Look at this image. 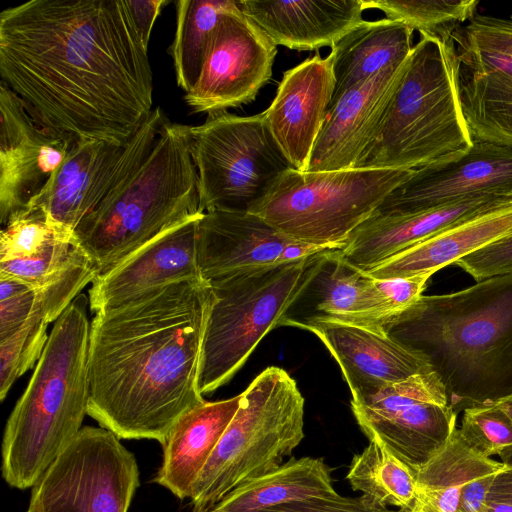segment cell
Segmentation results:
<instances>
[{
    "label": "cell",
    "mask_w": 512,
    "mask_h": 512,
    "mask_svg": "<svg viewBox=\"0 0 512 512\" xmlns=\"http://www.w3.org/2000/svg\"><path fill=\"white\" fill-rule=\"evenodd\" d=\"M365 10L377 9L386 18L413 30L438 37H449L476 13V0H363Z\"/></svg>",
    "instance_id": "obj_33"
},
{
    "label": "cell",
    "mask_w": 512,
    "mask_h": 512,
    "mask_svg": "<svg viewBox=\"0 0 512 512\" xmlns=\"http://www.w3.org/2000/svg\"><path fill=\"white\" fill-rule=\"evenodd\" d=\"M484 512H512V505L505 502L487 500Z\"/></svg>",
    "instance_id": "obj_46"
},
{
    "label": "cell",
    "mask_w": 512,
    "mask_h": 512,
    "mask_svg": "<svg viewBox=\"0 0 512 512\" xmlns=\"http://www.w3.org/2000/svg\"><path fill=\"white\" fill-rule=\"evenodd\" d=\"M0 234V262L11 259L34 258L49 252L64 241L74 240L53 226L37 206L12 215Z\"/></svg>",
    "instance_id": "obj_34"
},
{
    "label": "cell",
    "mask_w": 512,
    "mask_h": 512,
    "mask_svg": "<svg viewBox=\"0 0 512 512\" xmlns=\"http://www.w3.org/2000/svg\"><path fill=\"white\" fill-rule=\"evenodd\" d=\"M240 402L241 394L214 402L204 400L185 412L162 444L163 461L154 482L179 499L190 498L195 480L235 416Z\"/></svg>",
    "instance_id": "obj_27"
},
{
    "label": "cell",
    "mask_w": 512,
    "mask_h": 512,
    "mask_svg": "<svg viewBox=\"0 0 512 512\" xmlns=\"http://www.w3.org/2000/svg\"><path fill=\"white\" fill-rule=\"evenodd\" d=\"M503 467L502 462L494 460L473 476L462 488L457 512H484L490 486Z\"/></svg>",
    "instance_id": "obj_42"
},
{
    "label": "cell",
    "mask_w": 512,
    "mask_h": 512,
    "mask_svg": "<svg viewBox=\"0 0 512 512\" xmlns=\"http://www.w3.org/2000/svg\"><path fill=\"white\" fill-rule=\"evenodd\" d=\"M487 500L512 505V466L504 465L495 475L487 494Z\"/></svg>",
    "instance_id": "obj_44"
},
{
    "label": "cell",
    "mask_w": 512,
    "mask_h": 512,
    "mask_svg": "<svg viewBox=\"0 0 512 512\" xmlns=\"http://www.w3.org/2000/svg\"><path fill=\"white\" fill-rule=\"evenodd\" d=\"M463 115L473 140L512 147V57L451 34Z\"/></svg>",
    "instance_id": "obj_23"
},
{
    "label": "cell",
    "mask_w": 512,
    "mask_h": 512,
    "mask_svg": "<svg viewBox=\"0 0 512 512\" xmlns=\"http://www.w3.org/2000/svg\"><path fill=\"white\" fill-rule=\"evenodd\" d=\"M494 460L470 448L456 428L446 444L416 472L411 512H457L463 486Z\"/></svg>",
    "instance_id": "obj_30"
},
{
    "label": "cell",
    "mask_w": 512,
    "mask_h": 512,
    "mask_svg": "<svg viewBox=\"0 0 512 512\" xmlns=\"http://www.w3.org/2000/svg\"><path fill=\"white\" fill-rule=\"evenodd\" d=\"M336 494L330 469L322 458H291L276 470L241 484L210 512H260L293 501Z\"/></svg>",
    "instance_id": "obj_29"
},
{
    "label": "cell",
    "mask_w": 512,
    "mask_h": 512,
    "mask_svg": "<svg viewBox=\"0 0 512 512\" xmlns=\"http://www.w3.org/2000/svg\"><path fill=\"white\" fill-rule=\"evenodd\" d=\"M304 398L270 366L241 393L240 406L195 480L193 512H210L241 484L276 470L304 438Z\"/></svg>",
    "instance_id": "obj_7"
},
{
    "label": "cell",
    "mask_w": 512,
    "mask_h": 512,
    "mask_svg": "<svg viewBox=\"0 0 512 512\" xmlns=\"http://www.w3.org/2000/svg\"><path fill=\"white\" fill-rule=\"evenodd\" d=\"M454 265L476 282L512 274V233L466 255Z\"/></svg>",
    "instance_id": "obj_38"
},
{
    "label": "cell",
    "mask_w": 512,
    "mask_h": 512,
    "mask_svg": "<svg viewBox=\"0 0 512 512\" xmlns=\"http://www.w3.org/2000/svg\"><path fill=\"white\" fill-rule=\"evenodd\" d=\"M509 198L477 196L409 215H372L358 226L340 250L344 258L368 272L438 232Z\"/></svg>",
    "instance_id": "obj_24"
},
{
    "label": "cell",
    "mask_w": 512,
    "mask_h": 512,
    "mask_svg": "<svg viewBox=\"0 0 512 512\" xmlns=\"http://www.w3.org/2000/svg\"><path fill=\"white\" fill-rule=\"evenodd\" d=\"M191 154L205 212H249L284 171L292 168L262 113L208 114L190 126Z\"/></svg>",
    "instance_id": "obj_10"
},
{
    "label": "cell",
    "mask_w": 512,
    "mask_h": 512,
    "mask_svg": "<svg viewBox=\"0 0 512 512\" xmlns=\"http://www.w3.org/2000/svg\"><path fill=\"white\" fill-rule=\"evenodd\" d=\"M477 196L512 198V147L474 140L462 155L414 170L372 215L415 214Z\"/></svg>",
    "instance_id": "obj_15"
},
{
    "label": "cell",
    "mask_w": 512,
    "mask_h": 512,
    "mask_svg": "<svg viewBox=\"0 0 512 512\" xmlns=\"http://www.w3.org/2000/svg\"><path fill=\"white\" fill-rule=\"evenodd\" d=\"M51 322L39 313L13 335L0 341V399L4 400L13 383L40 359L48 341Z\"/></svg>",
    "instance_id": "obj_35"
},
{
    "label": "cell",
    "mask_w": 512,
    "mask_h": 512,
    "mask_svg": "<svg viewBox=\"0 0 512 512\" xmlns=\"http://www.w3.org/2000/svg\"><path fill=\"white\" fill-rule=\"evenodd\" d=\"M28 512V511H27Z\"/></svg>",
    "instance_id": "obj_47"
},
{
    "label": "cell",
    "mask_w": 512,
    "mask_h": 512,
    "mask_svg": "<svg viewBox=\"0 0 512 512\" xmlns=\"http://www.w3.org/2000/svg\"><path fill=\"white\" fill-rule=\"evenodd\" d=\"M413 29L388 18L363 21L331 47L335 90L332 99L381 71L401 64L412 51Z\"/></svg>",
    "instance_id": "obj_28"
},
{
    "label": "cell",
    "mask_w": 512,
    "mask_h": 512,
    "mask_svg": "<svg viewBox=\"0 0 512 512\" xmlns=\"http://www.w3.org/2000/svg\"><path fill=\"white\" fill-rule=\"evenodd\" d=\"M73 143L42 127L0 82V221L27 208L61 166Z\"/></svg>",
    "instance_id": "obj_16"
},
{
    "label": "cell",
    "mask_w": 512,
    "mask_h": 512,
    "mask_svg": "<svg viewBox=\"0 0 512 512\" xmlns=\"http://www.w3.org/2000/svg\"><path fill=\"white\" fill-rule=\"evenodd\" d=\"M512 233V198L464 219L365 272L376 279L432 276Z\"/></svg>",
    "instance_id": "obj_26"
},
{
    "label": "cell",
    "mask_w": 512,
    "mask_h": 512,
    "mask_svg": "<svg viewBox=\"0 0 512 512\" xmlns=\"http://www.w3.org/2000/svg\"><path fill=\"white\" fill-rule=\"evenodd\" d=\"M89 299L79 294L54 322L2 441V475L32 488L74 440L88 414Z\"/></svg>",
    "instance_id": "obj_4"
},
{
    "label": "cell",
    "mask_w": 512,
    "mask_h": 512,
    "mask_svg": "<svg viewBox=\"0 0 512 512\" xmlns=\"http://www.w3.org/2000/svg\"><path fill=\"white\" fill-rule=\"evenodd\" d=\"M333 55L319 53L284 72L263 112L279 149L293 169L306 172L335 90Z\"/></svg>",
    "instance_id": "obj_20"
},
{
    "label": "cell",
    "mask_w": 512,
    "mask_h": 512,
    "mask_svg": "<svg viewBox=\"0 0 512 512\" xmlns=\"http://www.w3.org/2000/svg\"><path fill=\"white\" fill-rule=\"evenodd\" d=\"M139 486L134 455L103 427H82L32 487L28 512H128Z\"/></svg>",
    "instance_id": "obj_11"
},
{
    "label": "cell",
    "mask_w": 512,
    "mask_h": 512,
    "mask_svg": "<svg viewBox=\"0 0 512 512\" xmlns=\"http://www.w3.org/2000/svg\"><path fill=\"white\" fill-rule=\"evenodd\" d=\"M203 213L190 126L167 119L137 172L79 223L73 239L97 277L164 232Z\"/></svg>",
    "instance_id": "obj_5"
},
{
    "label": "cell",
    "mask_w": 512,
    "mask_h": 512,
    "mask_svg": "<svg viewBox=\"0 0 512 512\" xmlns=\"http://www.w3.org/2000/svg\"><path fill=\"white\" fill-rule=\"evenodd\" d=\"M129 6L135 27L143 44L148 48L151 32L155 20L160 14L163 6L168 2L165 0H126Z\"/></svg>",
    "instance_id": "obj_43"
},
{
    "label": "cell",
    "mask_w": 512,
    "mask_h": 512,
    "mask_svg": "<svg viewBox=\"0 0 512 512\" xmlns=\"http://www.w3.org/2000/svg\"><path fill=\"white\" fill-rule=\"evenodd\" d=\"M260 512H411V510L383 507L364 495L352 498L337 493L328 497L293 501Z\"/></svg>",
    "instance_id": "obj_40"
},
{
    "label": "cell",
    "mask_w": 512,
    "mask_h": 512,
    "mask_svg": "<svg viewBox=\"0 0 512 512\" xmlns=\"http://www.w3.org/2000/svg\"><path fill=\"white\" fill-rule=\"evenodd\" d=\"M166 120L163 110L154 108L125 146L96 140L74 142L30 205L39 207L53 226L73 236L79 223L137 172Z\"/></svg>",
    "instance_id": "obj_13"
},
{
    "label": "cell",
    "mask_w": 512,
    "mask_h": 512,
    "mask_svg": "<svg viewBox=\"0 0 512 512\" xmlns=\"http://www.w3.org/2000/svg\"><path fill=\"white\" fill-rule=\"evenodd\" d=\"M305 330L316 335L336 360L351 398L433 371L424 354L387 332L335 322L312 323Z\"/></svg>",
    "instance_id": "obj_21"
},
{
    "label": "cell",
    "mask_w": 512,
    "mask_h": 512,
    "mask_svg": "<svg viewBox=\"0 0 512 512\" xmlns=\"http://www.w3.org/2000/svg\"><path fill=\"white\" fill-rule=\"evenodd\" d=\"M323 252L209 282L214 298L201 353L198 386L202 395L231 380L263 337L280 326Z\"/></svg>",
    "instance_id": "obj_8"
},
{
    "label": "cell",
    "mask_w": 512,
    "mask_h": 512,
    "mask_svg": "<svg viewBox=\"0 0 512 512\" xmlns=\"http://www.w3.org/2000/svg\"><path fill=\"white\" fill-rule=\"evenodd\" d=\"M37 287L0 277V341L18 331L35 312Z\"/></svg>",
    "instance_id": "obj_37"
},
{
    "label": "cell",
    "mask_w": 512,
    "mask_h": 512,
    "mask_svg": "<svg viewBox=\"0 0 512 512\" xmlns=\"http://www.w3.org/2000/svg\"><path fill=\"white\" fill-rule=\"evenodd\" d=\"M277 45L239 7L214 28L199 78L185 93L194 112L226 111L255 99L269 82Z\"/></svg>",
    "instance_id": "obj_14"
},
{
    "label": "cell",
    "mask_w": 512,
    "mask_h": 512,
    "mask_svg": "<svg viewBox=\"0 0 512 512\" xmlns=\"http://www.w3.org/2000/svg\"><path fill=\"white\" fill-rule=\"evenodd\" d=\"M420 34L355 168L416 170L473 145L459 98L454 41Z\"/></svg>",
    "instance_id": "obj_6"
},
{
    "label": "cell",
    "mask_w": 512,
    "mask_h": 512,
    "mask_svg": "<svg viewBox=\"0 0 512 512\" xmlns=\"http://www.w3.org/2000/svg\"><path fill=\"white\" fill-rule=\"evenodd\" d=\"M429 278L428 275L394 279L374 278L392 318V324L419 301Z\"/></svg>",
    "instance_id": "obj_41"
},
{
    "label": "cell",
    "mask_w": 512,
    "mask_h": 512,
    "mask_svg": "<svg viewBox=\"0 0 512 512\" xmlns=\"http://www.w3.org/2000/svg\"><path fill=\"white\" fill-rule=\"evenodd\" d=\"M388 333L427 357L456 413L512 394V274L423 295Z\"/></svg>",
    "instance_id": "obj_3"
},
{
    "label": "cell",
    "mask_w": 512,
    "mask_h": 512,
    "mask_svg": "<svg viewBox=\"0 0 512 512\" xmlns=\"http://www.w3.org/2000/svg\"><path fill=\"white\" fill-rule=\"evenodd\" d=\"M493 404H496L499 407H501L512 418V394L496 401ZM499 456L501 458V462L504 465L512 466V447L504 450Z\"/></svg>",
    "instance_id": "obj_45"
},
{
    "label": "cell",
    "mask_w": 512,
    "mask_h": 512,
    "mask_svg": "<svg viewBox=\"0 0 512 512\" xmlns=\"http://www.w3.org/2000/svg\"><path fill=\"white\" fill-rule=\"evenodd\" d=\"M459 433L465 443L485 457L512 447V418L496 404L464 410Z\"/></svg>",
    "instance_id": "obj_36"
},
{
    "label": "cell",
    "mask_w": 512,
    "mask_h": 512,
    "mask_svg": "<svg viewBox=\"0 0 512 512\" xmlns=\"http://www.w3.org/2000/svg\"><path fill=\"white\" fill-rule=\"evenodd\" d=\"M405 63L389 67L331 100L307 172L356 167L377 130Z\"/></svg>",
    "instance_id": "obj_22"
},
{
    "label": "cell",
    "mask_w": 512,
    "mask_h": 512,
    "mask_svg": "<svg viewBox=\"0 0 512 512\" xmlns=\"http://www.w3.org/2000/svg\"><path fill=\"white\" fill-rule=\"evenodd\" d=\"M346 478L354 491L383 507L411 510L416 498L415 472L376 441L354 455Z\"/></svg>",
    "instance_id": "obj_32"
},
{
    "label": "cell",
    "mask_w": 512,
    "mask_h": 512,
    "mask_svg": "<svg viewBox=\"0 0 512 512\" xmlns=\"http://www.w3.org/2000/svg\"><path fill=\"white\" fill-rule=\"evenodd\" d=\"M331 249L341 248L297 241L250 212L211 211L199 220L198 264L207 282Z\"/></svg>",
    "instance_id": "obj_17"
},
{
    "label": "cell",
    "mask_w": 512,
    "mask_h": 512,
    "mask_svg": "<svg viewBox=\"0 0 512 512\" xmlns=\"http://www.w3.org/2000/svg\"><path fill=\"white\" fill-rule=\"evenodd\" d=\"M341 249L322 253L313 276L280 326L305 329L316 322H335L388 331L392 318L374 278L351 265Z\"/></svg>",
    "instance_id": "obj_18"
},
{
    "label": "cell",
    "mask_w": 512,
    "mask_h": 512,
    "mask_svg": "<svg viewBox=\"0 0 512 512\" xmlns=\"http://www.w3.org/2000/svg\"><path fill=\"white\" fill-rule=\"evenodd\" d=\"M458 32L473 44L512 57V16L501 18L478 12Z\"/></svg>",
    "instance_id": "obj_39"
},
{
    "label": "cell",
    "mask_w": 512,
    "mask_h": 512,
    "mask_svg": "<svg viewBox=\"0 0 512 512\" xmlns=\"http://www.w3.org/2000/svg\"><path fill=\"white\" fill-rule=\"evenodd\" d=\"M213 298L209 282L191 279L95 313L88 415L120 439L162 445L176 421L204 401L198 379Z\"/></svg>",
    "instance_id": "obj_2"
},
{
    "label": "cell",
    "mask_w": 512,
    "mask_h": 512,
    "mask_svg": "<svg viewBox=\"0 0 512 512\" xmlns=\"http://www.w3.org/2000/svg\"><path fill=\"white\" fill-rule=\"evenodd\" d=\"M203 214L174 226L95 277L89 290L90 309L97 313L171 283L202 279L198 228Z\"/></svg>",
    "instance_id": "obj_19"
},
{
    "label": "cell",
    "mask_w": 512,
    "mask_h": 512,
    "mask_svg": "<svg viewBox=\"0 0 512 512\" xmlns=\"http://www.w3.org/2000/svg\"><path fill=\"white\" fill-rule=\"evenodd\" d=\"M242 12L275 43L312 51L334 46L362 23L363 0L239 1Z\"/></svg>",
    "instance_id": "obj_25"
},
{
    "label": "cell",
    "mask_w": 512,
    "mask_h": 512,
    "mask_svg": "<svg viewBox=\"0 0 512 512\" xmlns=\"http://www.w3.org/2000/svg\"><path fill=\"white\" fill-rule=\"evenodd\" d=\"M414 170L352 168L281 173L249 210L289 237L343 248L350 234Z\"/></svg>",
    "instance_id": "obj_9"
},
{
    "label": "cell",
    "mask_w": 512,
    "mask_h": 512,
    "mask_svg": "<svg viewBox=\"0 0 512 512\" xmlns=\"http://www.w3.org/2000/svg\"><path fill=\"white\" fill-rule=\"evenodd\" d=\"M126 0H30L0 13V76L69 143L125 146L151 115L153 73Z\"/></svg>",
    "instance_id": "obj_1"
},
{
    "label": "cell",
    "mask_w": 512,
    "mask_h": 512,
    "mask_svg": "<svg viewBox=\"0 0 512 512\" xmlns=\"http://www.w3.org/2000/svg\"><path fill=\"white\" fill-rule=\"evenodd\" d=\"M240 7L233 0H179L176 31L169 47L178 86L189 92L197 82L210 36L220 19Z\"/></svg>",
    "instance_id": "obj_31"
},
{
    "label": "cell",
    "mask_w": 512,
    "mask_h": 512,
    "mask_svg": "<svg viewBox=\"0 0 512 512\" xmlns=\"http://www.w3.org/2000/svg\"><path fill=\"white\" fill-rule=\"evenodd\" d=\"M351 409L369 441L383 445L415 474L457 428V413L434 371L351 398Z\"/></svg>",
    "instance_id": "obj_12"
}]
</instances>
